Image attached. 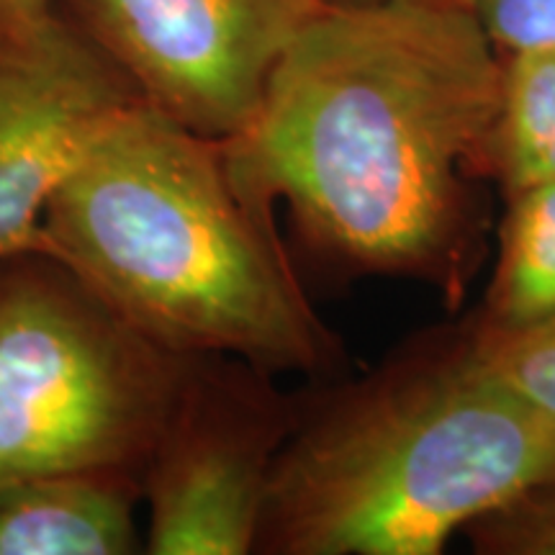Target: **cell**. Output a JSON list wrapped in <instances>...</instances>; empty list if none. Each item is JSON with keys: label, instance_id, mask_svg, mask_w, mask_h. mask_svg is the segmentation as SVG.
I'll use <instances>...</instances> for the list:
<instances>
[{"label": "cell", "instance_id": "obj_2", "mask_svg": "<svg viewBox=\"0 0 555 555\" xmlns=\"http://www.w3.org/2000/svg\"><path fill=\"white\" fill-rule=\"evenodd\" d=\"M50 255L176 356H234L335 378L343 337L311 307L275 214L229 170L224 139L150 103L116 116L44 214Z\"/></svg>", "mask_w": 555, "mask_h": 555}, {"label": "cell", "instance_id": "obj_3", "mask_svg": "<svg viewBox=\"0 0 555 555\" xmlns=\"http://www.w3.org/2000/svg\"><path fill=\"white\" fill-rule=\"evenodd\" d=\"M555 463V427L483 358L466 317L298 391L258 555H440Z\"/></svg>", "mask_w": 555, "mask_h": 555}, {"label": "cell", "instance_id": "obj_11", "mask_svg": "<svg viewBox=\"0 0 555 555\" xmlns=\"http://www.w3.org/2000/svg\"><path fill=\"white\" fill-rule=\"evenodd\" d=\"M476 555H555V463L463 535Z\"/></svg>", "mask_w": 555, "mask_h": 555}, {"label": "cell", "instance_id": "obj_9", "mask_svg": "<svg viewBox=\"0 0 555 555\" xmlns=\"http://www.w3.org/2000/svg\"><path fill=\"white\" fill-rule=\"evenodd\" d=\"M496 266L466 319L478 337H509L555 317V183L504 198Z\"/></svg>", "mask_w": 555, "mask_h": 555}, {"label": "cell", "instance_id": "obj_12", "mask_svg": "<svg viewBox=\"0 0 555 555\" xmlns=\"http://www.w3.org/2000/svg\"><path fill=\"white\" fill-rule=\"evenodd\" d=\"M474 337L499 376L555 427V317L519 335Z\"/></svg>", "mask_w": 555, "mask_h": 555}, {"label": "cell", "instance_id": "obj_4", "mask_svg": "<svg viewBox=\"0 0 555 555\" xmlns=\"http://www.w3.org/2000/svg\"><path fill=\"white\" fill-rule=\"evenodd\" d=\"M183 363L54 255L0 258V483L73 470L142 481Z\"/></svg>", "mask_w": 555, "mask_h": 555}, {"label": "cell", "instance_id": "obj_8", "mask_svg": "<svg viewBox=\"0 0 555 555\" xmlns=\"http://www.w3.org/2000/svg\"><path fill=\"white\" fill-rule=\"evenodd\" d=\"M142 481L73 470L0 483V555L144 553Z\"/></svg>", "mask_w": 555, "mask_h": 555}, {"label": "cell", "instance_id": "obj_15", "mask_svg": "<svg viewBox=\"0 0 555 555\" xmlns=\"http://www.w3.org/2000/svg\"><path fill=\"white\" fill-rule=\"evenodd\" d=\"M324 5H358V3H393V0H319ZM406 3H461V0H406Z\"/></svg>", "mask_w": 555, "mask_h": 555}, {"label": "cell", "instance_id": "obj_13", "mask_svg": "<svg viewBox=\"0 0 555 555\" xmlns=\"http://www.w3.org/2000/svg\"><path fill=\"white\" fill-rule=\"evenodd\" d=\"M502 54L555 47V0H461Z\"/></svg>", "mask_w": 555, "mask_h": 555}, {"label": "cell", "instance_id": "obj_14", "mask_svg": "<svg viewBox=\"0 0 555 555\" xmlns=\"http://www.w3.org/2000/svg\"><path fill=\"white\" fill-rule=\"evenodd\" d=\"M54 11V0H0V37L29 31Z\"/></svg>", "mask_w": 555, "mask_h": 555}, {"label": "cell", "instance_id": "obj_5", "mask_svg": "<svg viewBox=\"0 0 555 555\" xmlns=\"http://www.w3.org/2000/svg\"><path fill=\"white\" fill-rule=\"evenodd\" d=\"M234 356H185L142 470L144 553L253 555L298 393Z\"/></svg>", "mask_w": 555, "mask_h": 555}, {"label": "cell", "instance_id": "obj_7", "mask_svg": "<svg viewBox=\"0 0 555 555\" xmlns=\"http://www.w3.org/2000/svg\"><path fill=\"white\" fill-rule=\"evenodd\" d=\"M142 101L65 16L0 37V258L47 253V206L116 116Z\"/></svg>", "mask_w": 555, "mask_h": 555}, {"label": "cell", "instance_id": "obj_6", "mask_svg": "<svg viewBox=\"0 0 555 555\" xmlns=\"http://www.w3.org/2000/svg\"><path fill=\"white\" fill-rule=\"evenodd\" d=\"M319 0H54L144 103L204 137L240 134Z\"/></svg>", "mask_w": 555, "mask_h": 555}, {"label": "cell", "instance_id": "obj_10", "mask_svg": "<svg viewBox=\"0 0 555 555\" xmlns=\"http://www.w3.org/2000/svg\"><path fill=\"white\" fill-rule=\"evenodd\" d=\"M481 172L502 198L555 183V47L502 54L499 108Z\"/></svg>", "mask_w": 555, "mask_h": 555}, {"label": "cell", "instance_id": "obj_1", "mask_svg": "<svg viewBox=\"0 0 555 555\" xmlns=\"http://www.w3.org/2000/svg\"><path fill=\"white\" fill-rule=\"evenodd\" d=\"M502 52L457 3L322 5L255 119L224 139L255 204L345 278H397L461 309L491 237L481 152Z\"/></svg>", "mask_w": 555, "mask_h": 555}]
</instances>
